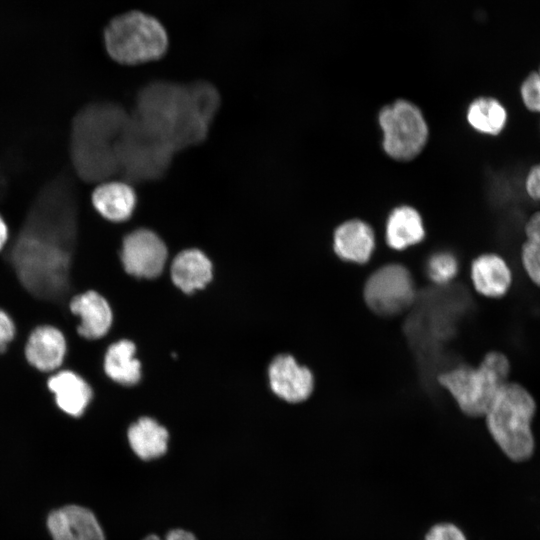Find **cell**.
I'll return each instance as SVG.
<instances>
[{
	"label": "cell",
	"instance_id": "d4e9b609",
	"mask_svg": "<svg viewBox=\"0 0 540 540\" xmlns=\"http://www.w3.org/2000/svg\"><path fill=\"white\" fill-rule=\"evenodd\" d=\"M520 95L528 110L540 113V67L537 71L530 73L522 82Z\"/></svg>",
	"mask_w": 540,
	"mask_h": 540
},
{
	"label": "cell",
	"instance_id": "484cf974",
	"mask_svg": "<svg viewBox=\"0 0 540 540\" xmlns=\"http://www.w3.org/2000/svg\"><path fill=\"white\" fill-rule=\"evenodd\" d=\"M521 259L529 278L540 286V244L526 240L522 245Z\"/></svg>",
	"mask_w": 540,
	"mask_h": 540
},
{
	"label": "cell",
	"instance_id": "4dcf8cb0",
	"mask_svg": "<svg viewBox=\"0 0 540 540\" xmlns=\"http://www.w3.org/2000/svg\"><path fill=\"white\" fill-rule=\"evenodd\" d=\"M165 540H197V538L189 531L174 529L167 534Z\"/></svg>",
	"mask_w": 540,
	"mask_h": 540
},
{
	"label": "cell",
	"instance_id": "d6a6232c",
	"mask_svg": "<svg viewBox=\"0 0 540 540\" xmlns=\"http://www.w3.org/2000/svg\"><path fill=\"white\" fill-rule=\"evenodd\" d=\"M4 187H5V180H4V177L0 171V195L2 193V191L4 190Z\"/></svg>",
	"mask_w": 540,
	"mask_h": 540
},
{
	"label": "cell",
	"instance_id": "6da1fadb",
	"mask_svg": "<svg viewBox=\"0 0 540 540\" xmlns=\"http://www.w3.org/2000/svg\"><path fill=\"white\" fill-rule=\"evenodd\" d=\"M76 244V199L68 179L59 176L38 193L4 261L34 299L69 309L76 295L72 284Z\"/></svg>",
	"mask_w": 540,
	"mask_h": 540
},
{
	"label": "cell",
	"instance_id": "9c48e42d",
	"mask_svg": "<svg viewBox=\"0 0 540 540\" xmlns=\"http://www.w3.org/2000/svg\"><path fill=\"white\" fill-rule=\"evenodd\" d=\"M415 285L407 268L389 264L379 268L367 280L364 299L368 307L382 316H394L415 300Z\"/></svg>",
	"mask_w": 540,
	"mask_h": 540
},
{
	"label": "cell",
	"instance_id": "f1b7e54d",
	"mask_svg": "<svg viewBox=\"0 0 540 540\" xmlns=\"http://www.w3.org/2000/svg\"><path fill=\"white\" fill-rule=\"evenodd\" d=\"M525 190L530 198L540 202V164L529 170L525 179Z\"/></svg>",
	"mask_w": 540,
	"mask_h": 540
},
{
	"label": "cell",
	"instance_id": "4316f807",
	"mask_svg": "<svg viewBox=\"0 0 540 540\" xmlns=\"http://www.w3.org/2000/svg\"><path fill=\"white\" fill-rule=\"evenodd\" d=\"M425 540H467L464 533L452 523L436 524L428 531Z\"/></svg>",
	"mask_w": 540,
	"mask_h": 540
},
{
	"label": "cell",
	"instance_id": "5bb4252c",
	"mask_svg": "<svg viewBox=\"0 0 540 540\" xmlns=\"http://www.w3.org/2000/svg\"><path fill=\"white\" fill-rule=\"evenodd\" d=\"M46 383L57 408L73 418L82 417L94 397L90 383L73 370L49 374Z\"/></svg>",
	"mask_w": 540,
	"mask_h": 540
},
{
	"label": "cell",
	"instance_id": "52a82bcc",
	"mask_svg": "<svg viewBox=\"0 0 540 540\" xmlns=\"http://www.w3.org/2000/svg\"><path fill=\"white\" fill-rule=\"evenodd\" d=\"M119 171L132 181L158 179L164 174L174 152L147 132L134 118L129 119L116 142Z\"/></svg>",
	"mask_w": 540,
	"mask_h": 540
},
{
	"label": "cell",
	"instance_id": "7a4b0ae2",
	"mask_svg": "<svg viewBox=\"0 0 540 540\" xmlns=\"http://www.w3.org/2000/svg\"><path fill=\"white\" fill-rule=\"evenodd\" d=\"M219 106L214 86L152 82L139 92L133 118L174 153L203 141Z\"/></svg>",
	"mask_w": 540,
	"mask_h": 540
},
{
	"label": "cell",
	"instance_id": "603a6c76",
	"mask_svg": "<svg viewBox=\"0 0 540 540\" xmlns=\"http://www.w3.org/2000/svg\"><path fill=\"white\" fill-rule=\"evenodd\" d=\"M467 121L480 133L497 135L505 127L507 112L497 99L479 97L470 103L467 109Z\"/></svg>",
	"mask_w": 540,
	"mask_h": 540
},
{
	"label": "cell",
	"instance_id": "e0dca14e",
	"mask_svg": "<svg viewBox=\"0 0 540 540\" xmlns=\"http://www.w3.org/2000/svg\"><path fill=\"white\" fill-rule=\"evenodd\" d=\"M137 196L134 188L124 181H106L92 193V204L96 211L112 222L128 220L136 207Z\"/></svg>",
	"mask_w": 540,
	"mask_h": 540
},
{
	"label": "cell",
	"instance_id": "277c9868",
	"mask_svg": "<svg viewBox=\"0 0 540 540\" xmlns=\"http://www.w3.org/2000/svg\"><path fill=\"white\" fill-rule=\"evenodd\" d=\"M535 411L531 394L521 385L507 382L485 414L490 434L513 461H524L533 454L531 422Z\"/></svg>",
	"mask_w": 540,
	"mask_h": 540
},
{
	"label": "cell",
	"instance_id": "83f0119b",
	"mask_svg": "<svg viewBox=\"0 0 540 540\" xmlns=\"http://www.w3.org/2000/svg\"><path fill=\"white\" fill-rule=\"evenodd\" d=\"M16 333L17 328L13 319L6 311L0 309V354L7 351Z\"/></svg>",
	"mask_w": 540,
	"mask_h": 540
},
{
	"label": "cell",
	"instance_id": "ba28073f",
	"mask_svg": "<svg viewBox=\"0 0 540 540\" xmlns=\"http://www.w3.org/2000/svg\"><path fill=\"white\" fill-rule=\"evenodd\" d=\"M378 120L383 134V148L390 157L407 161L424 148L428 126L415 104L397 100L382 108Z\"/></svg>",
	"mask_w": 540,
	"mask_h": 540
},
{
	"label": "cell",
	"instance_id": "7402d4cb",
	"mask_svg": "<svg viewBox=\"0 0 540 540\" xmlns=\"http://www.w3.org/2000/svg\"><path fill=\"white\" fill-rule=\"evenodd\" d=\"M135 344L127 339L112 343L103 358V370L112 381L130 386L141 378V363L134 357Z\"/></svg>",
	"mask_w": 540,
	"mask_h": 540
},
{
	"label": "cell",
	"instance_id": "d6986e66",
	"mask_svg": "<svg viewBox=\"0 0 540 540\" xmlns=\"http://www.w3.org/2000/svg\"><path fill=\"white\" fill-rule=\"evenodd\" d=\"M471 279L478 293L497 298L503 296L512 282L506 261L496 254H483L471 266Z\"/></svg>",
	"mask_w": 540,
	"mask_h": 540
},
{
	"label": "cell",
	"instance_id": "4fadbf2b",
	"mask_svg": "<svg viewBox=\"0 0 540 540\" xmlns=\"http://www.w3.org/2000/svg\"><path fill=\"white\" fill-rule=\"evenodd\" d=\"M268 377L272 391L290 403L306 400L314 388L312 372L288 354L278 355L272 360Z\"/></svg>",
	"mask_w": 540,
	"mask_h": 540
},
{
	"label": "cell",
	"instance_id": "3957f363",
	"mask_svg": "<svg viewBox=\"0 0 540 540\" xmlns=\"http://www.w3.org/2000/svg\"><path fill=\"white\" fill-rule=\"evenodd\" d=\"M128 119L123 108L106 102L89 104L75 115L71 159L84 181H103L119 171L116 142Z\"/></svg>",
	"mask_w": 540,
	"mask_h": 540
},
{
	"label": "cell",
	"instance_id": "ffe728a7",
	"mask_svg": "<svg viewBox=\"0 0 540 540\" xmlns=\"http://www.w3.org/2000/svg\"><path fill=\"white\" fill-rule=\"evenodd\" d=\"M386 241L395 250H403L421 242L425 228L419 212L407 205L391 211L386 222Z\"/></svg>",
	"mask_w": 540,
	"mask_h": 540
},
{
	"label": "cell",
	"instance_id": "1f68e13d",
	"mask_svg": "<svg viewBox=\"0 0 540 540\" xmlns=\"http://www.w3.org/2000/svg\"><path fill=\"white\" fill-rule=\"evenodd\" d=\"M8 237H9L8 226L6 222L4 221V219L0 216V252L7 245Z\"/></svg>",
	"mask_w": 540,
	"mask_h": 540
},
{
	"label": "cell",
	"instance_id": "f546056e",
	"mask_svg": "<svg viewBox=\"0 0 540 540\" xmlns=\"http://www.w3.org/2000/svg\"><path fill=\"white\" fill-rule=\"evenodd\" d=\"M524 230L526 240L540 244V211L530 216Z\"/></svg>",
	"mask_w": 540,
	"mask_h": 540
},
{
	"label": "cell",
	"instance_id": "5b68a950",
	"mask_svg": "<svg viewBox=\"0 0 540 540\" xmlns=\"http://www.w3.org/2000/svg\"><path fill=\"white\" fill-rule=\"evenodd\" d=\"M109 56L118 63L136 65L161 58L168 49V35L155 17L129 11L113 18L104 32Z\"/></svg>",
	"mask_w": 540,
	"mask_h": 540
},
{
	"label": "cell",
	"instance_id": "ac0fdd59",
	"mask_svg": "<svg viewBox=\"0 0 540 540\" xmlns=\"http://www.w3.org/2000/svg\"><path fill=\"white\" fill-rule=\"evenodd\" d=\"M213 277V265L199 249L190 248L176 255L171 264V279L183 292L204 288Z\"/></svg>",
	"mask_w": 540,
	"mask_h": 540
},
{
	"label": "cell",
	"instance_id": "8fae6325",
	"mask_svg": "<svg viewBox=\"0 0 540 540\" xmlns=\"http://www.w3.org/2000/svg\"><path fill=\"white\" fill-rule=\"evenodd\" d=\"M69 311L78 318L77 334L88 341L103 338L111 329L113 311L103 294L86 290L74 295L68 303Z\"/></svg>",
	"mask_w": 540,
	"mask_h": 540
},
{
	"label": "cell",
	"instance_id": "cb8c5ba5",
	"mask_svg": "<svg viewBox=\"0 0 540 540\" xmlns=\"http://www.w3.org/2000/svg\"><path fill=\"white\" fill-rule=\"evenodd\" d=\"M426 271L434 283L447 284L458 272V261L450 252H437L429 258Z\"/></svg>",
	"mask_w": 540,
	"mask_h": 540
},
{
	"label": "cell",
	"instance_id": "8992f818",
	"mask_svg": "<svg viewBox=\"0 0 540 540\" xmlns=\"http://www.w3.org/2000/svg\"><path fill=\"white\" fill-rule=\"evenodd\" d=\"M510 365L505 355L488 353L478 367L461 365L438 376V382L467 415L486 414L499 390L508 382Z\"/></svg>",
	"mask_w": 540,
	"mask_h": 540
},
{
	"label": "cell",
	"instance_id": "7c38bea8",
	"mask_svg": "<svg viewBox=\"0 0 540 540\" xmlns=\"http://www.w3.org/2000/svg\"><path fill=\"white\" fill-rule=\"evenodd\" d=\"M67 354L63 332L53 325H39L27 337L24 356L37 371L52 374L60 370Z\"/></svg>",
	"mask_w": 540,
	"mask_h": 540
},
{
	"label": "cell",
	"instance_id": "2e32d148",
	"mask_svg": "<svg viewBox=\"0 0 540 540\" xmlns=\"http://www.w3.org/2000/svg\"><path fill=\"white\" fill-rule=\"evenodd\" d=\"M336 255L349 262H367L375 249L373 229L366 222L352 219L339 225L333 235Z\"/></svg>",
	"mask_w": 540,
	"mask_h": 540
},
{
	"label": "cell",
	"instance_id": "30bf717a",
	"mask_svg": "<svg viewBox=\"0 0 540 540\" xmlns=\"http://www.w3.org/2000/svg\"><path fill=\"white\" fill-rule=\"evenodd\" d=\"M167 256L166 244L150 229L133 230L122 241L121 262L124 270L132 276L146 279L159 276L165 267Z\"/></svg>",
	"mask_w": 540,
	"mask_h": 540
},
{
	"label": "cell",
	"instance_id": "9a60e30c",
	"mask_svg": "<svg viewBox=\"0 0 540 540\" xmlns=\"http://www.w3.org/2000/svg\"><path fill=\"white\" fill-rule=\"evenodd\" d=\"M47 527L53 540H105L96 516L87 508L67 505L52 511Z\"/></svg>",
	"mask_w": 540,
	"mask_h": 540
},
{
	"label": "cell",
	"instance_id": "44dd1931",
	"mask_svg": "<svg viewBox=\"0 0 540 540\" xmlns=\"http://www.w3.org/2000/svg\"><path fill=\"white\" fill-rule=\"evenodd\" d=\"M133 452L142 460H152L164 455L168 448L167 429L156 420L142 417L127 432Z\"/></svg>",
	"mask_w": 540,
	"mask_h": 540
},
{
	"label": "cell",
	"instance_id": "836d02e7",
	"mask_svg": "<svg viewBox=\"0 0 540 540\" xmlns=\"http://www.w3.org/2000/svg\"><path fill=\"white\" fill-rule=\"evenodd\" d=\"M143 540H162L160 537H158L157 535H148L147 537H145Z\"/></svg>",
	"mask_w": 540,
	"mask_h": 540
}]
</instances>
